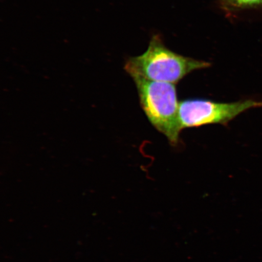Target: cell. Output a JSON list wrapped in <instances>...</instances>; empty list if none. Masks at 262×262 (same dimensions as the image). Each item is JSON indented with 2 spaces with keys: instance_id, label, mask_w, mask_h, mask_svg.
Masks as SVG:
<instances>
[{
  "instance_id": "cell-2",
  "label": "cell",
  "mask_w": 262,
  "mask_h": 262,
  "mask_svg": "<svg viewBox=\"0 0 262 262\" xmlns=\"http://www.w3.org/2000/svg\"><path fill=\"white\" fill-rule=\"evenodd\" d=\"M133 78L138 91L141 107L147 119L171 145H176L182 129L176 85L141 77Z\"/></svg>"
},
{
  "instance_id": "cell-4",
  "label": "cell",
  "mask_w": 262,
  "mask_h": 262,
  "mask_svg": "<svg viewBox=\"0 0 262 262\" xmlns=\"http://www.w3.org/2000/svg\"><path fill=\"white\" fill-rule=\"evenodd\" d=\"M221 2L229 9L262 8V0H221Z\"/></svg>"
},
{
  "instance_id": "cell-1",
  "label": "cell",
  "mask_w": 262,
  "mask_h": 262,
  "mask_svg": "<svg viewBox=\"0 0 262 262\" xmlns=\"http://www.w3.org/2000/svg\"><path fill=\"white\" fill-rule=\"evenodd\" d=\"M210 66L209 62L182 56L169 50L161 38L155 35L145 53L130 58L124 68L132 78L141 77L175 84L192 71Z\"/></svg>"
},
{
  "instance_id": "cell-3",
  "label": "cell",
  "mask_w": 262,
  "mask_h": 262,
  "mask_svg": "<svg viewBox=\"0 0 262 262\" xmlns=\"http://www.w3.org/2000/svg\"><path fill=\"white\" fill-rule=\"evenodd\" d=\"M261 107L262 101L252 99L221 103L203 98H189L180 102V125L182 130L211 124L227 126L245 111Z\"/></svg>"
}]
</instances>
